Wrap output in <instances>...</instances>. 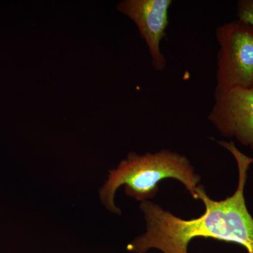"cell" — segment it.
<instances>
[{"mask_svg":"<svg viewBox=\"0 0 253 253\" xmlns=\"http://www.w3.org/2000/svg\"><path fill=\"white\" fill-rule=\"evenodd\" d=\"M238 20L253 29V0H240L237 3Z\"/></svg>","mask_w":253,"mask_h":253,"instance_id":"6","label":"cell"},{"mask_svg":"<svg viewBox=\"0 0 253 253\" xmlns=\"http://www.w3.org/2000/svg\"><path fill=\"white\" fill-rule=\"evenodd\" d=\"M217 86L223 89L253 88V29L239 20L216 30Z\"/></svg>","mask_w":253,"mask_h":253,"instance_id":"3","label":"cell"},{"mask_svg":"<svg viewBox=\"0 0 253 253\" xmlns=\"http://www.w3.org/2000/svg\"><path fill=\"white\" fill-rule=\"evenodd\" d=\"M172 4V0H124L117 5L118 11L137 26L149 49L153 67L158 71L166 66L161 42L166 36Z\"/></svg>","mask_w":253,"mask_h":253,"instance_id":"5","label":"cell"},{"mask_svg":"<svg viewBox=\"0 0 253 253\" xmlns=\"http://www.w3.org/2000/svg\"><path fill=\"white\" fill-rule=\"evenodd\" d=\"M218 144L232 154L237 164L239 181L234 194L214 201L199 184L198 196L206 211L199 217L191 219L176 217L151 201L141 202L146 231L126 246L129 252L146 253L150 249H158L163 253H188L190 241L203 237L234 243L244 247L248 253H253V217L244 195L253 158L241 152L234 141H221Z\"/></svg>","mask_w":253,"mask_h":253,"instance_id":"1","label":"cell"},{"mask_svg":"<svg viewBox=\"0 0 253 253\" xmlns=\"http://www.w3.org/2000/svg\"><path fill=\"white\" fill-rule=\"evenodd\" d=\"M180 181L194 199H199L197 189L201 176L186 156L163 149L155 154L139 155L131 152L109 171L107 180L99 189V199L106 209L121 215V210L115 204V195L124 185L126 196L136 201H149L159 191L158 184L163 179Z\"/></svg>","mask_w":253,"mask_h":253,"instance_id":"2","label":"cell"},{"mask_svg":"<svg viewBox=\"0 0 253 253\" xmlns=\"http://www.w3.org/2000/svg\"><path fill=\"white\" fill-rule=\"evenodd\" d=\"M208 120L221 135L234 138L253 151V88L216 86Z\"/></svg>","mask_w":253,"mask_h":253,"instance_id":"4","label":"cell"}]
</instances>
